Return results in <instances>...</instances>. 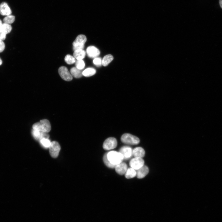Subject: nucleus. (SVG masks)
<instances>
[{
    "label": "nucleus",
    "mask_w": 222,
    "mask_h": 222,
    "mask_svg": "<svg viewBox=\"0 0 222 222\" xmlns=\"http://www.w3.org/2000/svg\"><path fill=\"white\" fill-rule=\"evenodd\" d=\"M33 129L42 132L49 133L51 130V126L49 121L46 119L40 120L32 126Z\"/></svg>",
    "instance_id": "nucleus-1"
},
{
    "label": "nucleus",
    "mask_w": 222,
    "mask_h": 222,
    "mask_svg": "<svg viewBox=\"0 0 222 222\" xmlns=\"http://www.w3.org/2000/svg\"><path fill=\"white\" fill-rule=\"evenodd\" d=\"M108 160L111 164L117 165L122 162L124 160L122 155L120 152L110 151L107 153Z\"/></svg>",
    "instance_id": "nucleus-2"
},
{
    "label": "nucleus",
    "mask_w": 222,
    "mask_h": 222,
    "mask_svg": "<svg viewBox=\"0 0 222 222\" xmlns=\"http://www.w3.org/2000/svg\"><path fill=\"white\" fill-rule=\"evenodd\" d=\"M121 140L123 143L131 145H137L140 142V140L137 137L129 133L123 134Z\"/></svg>",
    "instance_id": "nucleus-3"
},
{
    "label": "nucleus",
    "mask_w": 222,
    "mask_h": 222,
    "mask_svg": "<svg viewBox=\"0 0 222 222\" xmlns=\"http://www.w3.org/2000/svg\"><path fill=\"white\" fill-rule=\"evenodd\" d=\"M87 41L85 36L83 35H78L73 43V49L74 51L79 49H83L84 44Z\"/></svg>",
    "instance_id": "nucleus-4"
},
{
    "label": "nucleus",
    "mask_w": 222,
    "mask_h": 222,
    "mask_svg": "<svg viewBox=\"0 0 222 222\" xmlns=\"http://www.w3.org/2000/svg\"><path fill=\"white\" fill-rule=\"evenodd\" d=\"M49 148V153L52 157L54 158H57L61 149L59 143L56 141L52 142Z\"/></svg>",
    "instance_id": "nucleus-5"
},
{
    "label": "nucleus",
    "mask_w": 222,
    "mask_h": 222,
    "mask_svg": "<svg viewBox=\"0 0 222 222\" xmlns=\"http://www.w3.org/2000/svg\"><path fill=\"white\" fill-rule=\"evenodd\" d=\"M58 73L64 80L67 81L72 80L73 77L67 68L65 67H62L58 69Z\"/></svg>",
    "instance_id": "nucleus-6"
},
{
    "label": "nucleus",
    "mask_w": 222,
    "mask_h": 222,
    "mask_svg": "<svg viewBox=\"0 0 222 222\" xmlns=\"http://www.w3.org/2000/svg\"><path fill=\"white\" fill-rule=\"evenodd\" d=\"M12 29L10 24L3 23L0 27V39L3 41L4 40L6 35L10 33Z\"/></svg>",
    "instance_id": "nucleus-7"
},
{
    "label": "nucleus",
    "mask_w": 222,
    "mask_h": 222,
    "mask_svg": "<svg viewBox=\"0 0 222 222\" xmlns=\"http://www.w3.org/2000/svg\"><path fill=\"white\" fill-rule=\"evenodd\" d=\"M117 145V142L116 139L113 137H110L104 142L103 148L104 150H109L115 148Z\"/></svg>",
    "instance_id": "nucleus-8"
},
{
    "label": "nucleus",
    "mask_w": 222,
    "mask_h": 222,
    "mask_svg": "<svg viewBox=\"0 0 222 222\" xmlns=\"http://www.w3.org/2000/svg\"><path fill=\"white\" fill-rule=\"evenodd\" d=\"M145 161L142 158H135L130 161V166L131 168L137 170L145 165Z\"/></svg>",
    "instance_id": "nucleus-9"
},
{
    "label": "nucleus",
    "mask_w": 222,
    "mask_h": 222,
    "mask_svg": "<svg viewBox=\"0 0 222 222\" xmlns=\"http://www.w3.org/2000/svg\"><path fill=\"white\" fill-rule=\"evenodd\" d=\"M32 134L37 140L40 141L43 139H49V135L48 133L42 132L39 130H32Z\"/></svg>",
    "instance_id": "nucleus-10"
},
{
    "label": "nucleus",
    "mask_w": 222,
    "mask_h": 222,
    "mask_svg": "<svg viewBox=\"0 0 222 222\" xmlns=\"http://www.w3.org/2000/svg\"><path fill=\"white\" fill-rule=\"evenodd\" d=\"M120 152L123 155L124 160H127L131 158L133 155V150L131 148L128 146H123L120 150Z\"/></svg>",
    "instance_id": "nucleus-11"
},
{
    "label": "nucleus",
    "mask_w": 222,
    "mask_h": 222,
    "mask_svg": "<svg viewBox=\"0 0 222 222\" xmlns=\"http://www.w3.org/2000/svg\"><path fill=\"white\" fill-rule=\"evenodd\" d=\"M11 11L8 4L3 2L0 4V14L2 16H8L11 15Z\"/></svg>",
    "instance_id": "nucleus-12"
},
{
    "label": "nucleus",
    "mask_w": 222,
    "mask_h": 222,
    "mask_svg": "<svg viewBox=\"0 0 222 222\" xmlns=\"http://www.w3.org/2000/svg\"><path fill=\"white\" fill-rule=\"evenodd\" d=\"M87 53L88 56L91 58H96L100 54L99 49L94 46H90L87 48Z\"/></svg>",
    "instance_id": "nucleus-13"
},
{
    "label": "nucleus",
    "mask_w": 222,
    "mask_h": 222,
    "mask_svg": "<svg viewBox=\"0 0 222 222\" xmlns=\"http://www.w3.org/2000/svg\"><path fill=\"white\" fill-rule=\"evenodd\" d=\"M137 177L139 179L144 178L148 174L149 172L148 168L144 165L142 167L136 170Z\"/></svg>",
    "instance_id": "nucleus-14"
},
{
    "label": "nucleus",
    "mask_w": 222,
    "mask_h": 222,
    "mask_svg": "<svg viewBox=\"0 0 222 222\" xmlns=\"http://www.w3.org/2000/svg\"><path fill=\"white\" fill-rule=\"evenodd\" d=\"M115 168L117 173L120 175L125 174L128 169L127 164L124 162L116 165Z\"/></svg>",
    "instance_id": "nucleus-15"
},
{
    "label": "nucleus",
    "mask_w": 222,
    "mask_h": 222,
    "mask_svg": "<svg viewBox=\"0 0 222 222\" xmlns=\"http://www.w3.org/2000/svg\"><path fill=\"white\" fill-rule=\"evenodd\" d=\"M144 149L140 147H137L133 150V155L135 158H142L145 155Z\"/></svg>",
    "instance_id": "nucleus-16"
},
{
    "label": "nucleus",
    "mask_w": 222,
    "mask_h": 222,
    "mask_svg": "<svg viewBox=\"0 0 222 222\" xmlns=\"http://www.w3.org/2000/svg\"><path fill=\"white\" fill-rule=\"evenodd\" d=\"M86 55V52L83 49H79L74 51L73 56L77 60H82Z\"/></svg>",
    "instance_id": "nucleus-17"
},
{
    "label": "nucleus",
    "mask_w": 222,
    "mask_h": 222,
    "mask_svg": "<svg viewBox=\"0 0 222 222\" xmlns=\"http://www.w3.org/2000/svg\"><path fill=\"white\" fill-rule=\"evenodd\" d=\"M82 70L74 67L71 69L70 72L73 77L75 78H79L82 76Z\"/></svg>",
    "instance_id": "nucleus-18"
},
{
    "label": "nucleus",
    "mask_w": 222,
    "mask_h": 222,
    "mask_svg": "<svg viewBox=\"0 0 222 222\" xmlns=\"http://www.w3.org/2000/svg\"><path fill=\"white\" fill-rule=\"evenodd\" d=\"M125 177L128 179L133 178L136 176V171L135 169L132 168L127 169L125 173Z\"/></svg>",
    "instance_id": "nucleus-19"
},
{
    "label": "nucleus",
    "mask_w": 222,
    "mask_h": 222,
    "mask_svg": "<svg viewBox=\"0 0 222 222\" xmlns=\"http://www.w3.org/2000/svg\"><path fill=\"white\" fill-rule=\"evenodd\" d=\"M114 59L113 56L110 54H109L104 57L102 60V65L104 67H106L112 62Z\"/></svg>",
    "instance_id": "nucleus-20"
},
{
    "label": "nucleus",
    "mask_w": 222,
    "mask_h": 222,
    "mask_svg": "<svg viewBox=\"0 0 222 222\" xmlns=\"http://www.w3.org/2000/svg\"><path fill=\"white\" fill-rule=\"evenodd\" d=\"M96 73V70L93 68H88L82 72V75L86 77H89L94 75Z\"/></svg>",
    "instance_id": "nucleus-21"
},
{
    "label": "nucleus",
    "mask_w": 222,
    "mask_h": 222,
    "mask_svg": "<svg viewBox=\"0 0 222 222\" xmlns=\"http://www.w3.org/2000/svg\"><path fill=\"white\" fill-rule=\"evenodd\" d=\"M15 19V17L14 16L10 15L6 16L3 19L4 23L11 25L14 23Z\"/></svg>",
    "instance_id": "nucleus-22"
},
{
    "label": "nucleus",
    "mask_w": 222,
    "mask_h": 222,
    "mask_svg": "<svg viewBox=\"0 0 222 222\" xmlns=\"http://www.w3.org/2000/svg\"><path fill=\"white\" fill-rule=\"evenodd\" d=\"M64 61L69 64H73L76 61L75 57L69 54L67 55L65 57Z\"/></svg>",
    "instance_id": "nucleus-23"
},
{
    "label": "nucleus",
    "mask_w": 222,
    "mask_h": 222,
    "mask_svg": "<svg viewBox=\"0 0 222 222\" xmlns=\"http://www.w3.org/2000/svg\"><path fill=\"white\" fill-rule=\"evenodd\" d=\"M42 145L45 148H49L50 146L51 143L49 139H43L40 141Z\"/></svg>",
    "instance_id": "nucleus-24"
},
{
    "label": "nucleus",
    "mask_w": 222,
    "mask_h": 222,
    "mask_svg": "<svg viewBox=\"0 0 222 222\" xmlns=\"http://www.w3.org/2000/svg\"><path fill=\"white\" fill-rule=\"evenodd\" d=\"M107 153H106L103 156V160L104 164H105V165L109 168H115L116 165L111 164L108 160L107 158Z\"/></svg>",
    "instance_id": "nucleus-25"
},
{
    "label": "nucleus",
    "mask_w": 222,
    "mask_h": 222,
    "mask_svg": "<svg viewBox=\"0 0 222 222\" xmlns=\"http://www.w3.org/2000/svg\"><path fill=\"white\" fill-rule=\"evenodd\" d=\"M75 63L76 68L77 69L82 70L84 69L85 67V64L82 60H77Z\"/></svg>",
    "instance_id": "nucleus-26"
},
{
    "label": "nucleus",
    "mask_w": 222,
    "mask_h": 222,
    "mask_svg": "<svg viewBox=\"0 0 222 222\" xmlns=\"http://www.w3.org/2000/svg\"><path fill=\"white\" fill-rule=\"evenodd\" d=\"M102 60L99 57H96L93 60V63L95 64L97 67H100L102 64Z\"/></svg>",
    "instance_id": "nucleus-27"
},
{
    "label": "nucleus",
    "mask_w": 222,
    "mask_h": 222,
    "mask_svg": "<svg viewBox=\"0 0 222 222\" xmlns=\"http://www.w3.org/2000/svg\"><path fill=\"white\" fill-rule=\"evenodd\" d=\"M5 45L3 41L0 39V53H2L4 50Z\"/></svg>",
    "instance_id": "nucleus-28"
},
{
    "label": "nucleus",
    "mask_w": 222,
    "mask_h": 222,
    "mask_svg": "<svg viewBox=\"0 0 222 222\" xmlns=\"http://www.w3.org/2000/svg\"><path fill=\"white\" fill-rule=\"evenodd\" d=\"M219 2L221 7L222 9V0H219Z\"/></svg>",
    "instance_id": "nucleus-29"
},
{
    "label": "nucleus",
    "mask_w": 222,
    "mask_h": 222,
    "mask_svg": "<svg viewBox=\"0 0 222 222\" xmlns=\"http://www.w3.org/2000/svg\"><path fill=\"white\" fill-rule=\"evenodd\" d=\"M3 63V61L0 58V66H1Z\"/></svg>",
    "instance_id": "nucleus-30"
},
{
    "label": "nucleus",
    "mask_w": 222,
    "mask_h": 222,
    "mask_svg": "<svg viewBox=\"0 0 222 222\" xmlns=\"http://www.w3.org/2000/svg\"><path fill=\"white\" fill-rule=\"evenodd\" d=\"M2 24H3V23L2 21L1 20V19H0V27L2 25Z\"/></svg>",
    "instance_id": "nucleus-31"
}]
</instances>
